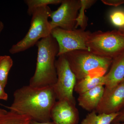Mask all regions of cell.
<instances>
[{
	"label": "cell",
	"mask_w": 124,
	"mask_h": 124,
	"mask_svg": "<svg viewBox=\"0 0 124 124\" xmlns=\"http://www.w3.org/2000/svg\"><path fill=\"white\" fill-rule=\"evenodd\" d=\"M10 111L39 122L50 121V112L57 100L53 86H23L14 92Z\"/></svg>",
	"instance_id": "1"
},
{
	"label": "cell",
	"mask_w": 124,
	"mask_h": 124,
	"mask_svg": "<svg viewBox=\"0 0 124 124\" xmlns=\"http://www.w3.org/2000/svg\"><path fill=\"white\" fill-rule=\"evenodd\" d=\"M36 46L38 48L36 66L29 85L35 87L53 86L57 80L55 62L59 50L57 42L51 35L40 40Z\"/></svg>",
	"instance_id": "2"
},
{
	"label": "cell",
	"mask_w": 124,
	"mask_h": 124,
	"mask_svg": "<svg viewBox=\"0 0 124 124\" xmlns=\"http://www.w3.org/2000/svg\"><path fill=\"white\" fill-rule=\"evenodd\" d=\"M64 55L77 81L89 75H105L113 60L111 58L96 55L88 50H75Z\"/></svg>",
	"instance_id": "3"
},
{
	"label": "cell",
	"mask_w": 124,
	"mask_h": 124,
	"mask_svg": "<svg viewBox=\"0 0 124 124\" xmlns=\"http://www.w3.org/2000/svg\"><path fill=\"white\" fill-rule=\"evenodd\" d=\"M48 6L35 9L32 14L31 26L25 36L9 50L11 54L26 51L36 45L38 41L51 35V25L48 18L52 12Z\"/></svg>",
	"instance_id": "4"
},
{
	"label": "cell",
	"mask_w": 124,
	"mask_h": 124,
	"mask_svg": "<svg viewBox=\"0 0 124 124\" xmlns=\"http://www.w3.org/2000/svg\"><path fill=\"white\" fill-rule=\"evenodd\" d=\"M86 45L93 53L113 59L124 51V34L118 30L91 32Z\"/></svg>",
	"instance_id": "5"
},
{
	"label": "cell",
	"mask_w": 124,
	"mask_h": 124,
	"mask_svg": "<svg viewBox=\"0 0 124 124\" xmlns=\"http://www.w3.org/2000/svg\"><path fill=\"white\" fill-rule=\"evenodd\" d=\"M55 66L57 80L53 87L57 99L65 100L76 105L73 92L76 78L64 54L58 56V59L55 60Z\"/></svg>",
	"instance_id": "6"
},
{
	"label": "cell",
	"mask_w": 124,
	"mask_h": 124,
	"mask_svg": "<svg viewBox=\"0 0 124 124\" xmlns=\"http://www.w3.org/2000/svg\"><path fill=\"white\" fill-rule=\"evenodd\" d=\"M91 32L81 29L68 31L59 28H54L51 35L58 45L59 55L77 50H88L86 42Z\"/></svg>",
	"instance_id": "7"
},
{
	"label": "cell",
	"mask_w": 124,
	"mask_h": 124,
	"mask_svg": "<svg viewBox=\"0 0 124 124\" xmlns=\"http://www.w3.org/2000/svg\"><path fill=\"white\" fill-rule=\"evenodd\" d=\"M80 7V0H62L57 9L52 11L50 15L52 30L56 28L68 31L75 29Z\"/></svg>",
	"instance_id": "8"
},
{
	"label": "cell",
	"mask_w": 124,
	"mask_h": 124,
	"mask_svg": "<svg viewBox=\"0 0 124 124\" xmlns=\"http://www.w3.org/2000/svg\"><path fill=\"white\" fill-rule=\"evenodd\" d=\"M124 109V79L111 88H104L95 111L98 114L118 113Z\"/></svg>",
	"instance_id": "9"
},
{
	"label": "cell",
	"mask_w": 124,
	"mask_h": 124,
	"mask_svg": "<svg viewBox=\"0 0 124 124\" xmlns=\"http://www.w3.org/2000/svg\"><path fill=\"white\" fill-rule=\"evenodd\" d=\"M50 117L56 124H78L79 114L76 105L65 100H58L50 112Z\"/></svg>",
	"instance_id": "10"
},
{
	"label": "cell",
	"mask_w": 124,
	"mask_h": 124,
	"mask_svg": "<svg viewBox=\"0 0 124 124\" xmlns=\"http://www.w3.org/2000/svg\"><path fill=\"white\" fill-rule=\"evenodd\" d=\"M104 87L111 88L124 79V51L113 59L110 69L104 76Z\"/></svg>",
	"instance_id": "11"
},
{
	"label": "cell",
	"mask_w": 124,
	"mask_h": 124,
	"mask_svg": "<svg viewBox=\"0 0 124 124\" xmlns=\"http://www.w3.org/2000/svg\"><path fill=\"white\" fill-rule=\"evenodd\" d=\"M105 87L99 85L90 90L79 94L78 104L85 110L95 111L103 95Z\"/></svg>",
	"instance_id": "12"
},
{
	"label": "cell",
	"mask_w": 124,
	"mask_h": 124,
	"mask_svg": "<svg viewBox=\"0 0 124 124\" xmlns=\"http://www.w3.org/2000/svg\"><path fill=\"white\" fill-rule=\"evenodd\" d=\"M104 76L89 75L77 81L74 91L80 94L99 85L104 86Z\"/></svg>",
	"instance_id": "13"
},
{
	"label": "cell",
	"mask_w": 124,
	"mask_h": 124,
	"mask_svg": "<svg viewBox=\"0 0 124 124\" xmlns=\"http://www.w3.org/2000/svg\"><path fill=\"white\" fill-rule=\"evenodd\" d=\"M119 113L120 112L110 114H98L95 111H93L86 116L81 124H112Z\"/></svg>",
	"instance_id": "14"
},
{
	"label": "cell",
	"mask_w": 124,
	"mask_h": 124,
	"mask_svg": "<svg viewBox=\"0 0 124 124\" xmlns=\"http://www.w3.org/2000/svg\"><path fill=\"white\" fill-rule=\"evenodd\" d=\"M31 120L27 116L10 111L0 116V124H30Z\"/></svg>",
	"instance_id": "15"
},
{
	"label": "cell",
	"mask_w": 124,
	"mask_h": 124,
	"mask_svg": "<svg viewBox=\"0 0 124 124\" xmlns=\"http://www.w3.org/2000/svg\"><path fill=\"white\" fill-rule=\"evenodd\" d=\"M81 7L80 8L77 17L76 19V24L75 29H77L78 27H80V29L85 31L87 26L88 18L85 14V10L91 7L95 3L96 0H80Z\"/></svg>",
	"instance_id": "16"
},
{
	"label": "cell",
	"mask_w": 124,
	"mask_h": 124,
	"mask_svg": "<svg viewBox=\"0 0 124 124\" xmlns=\"http://www.w3.org/2000/svg\"><path fill=\"white\" fill-rule=\"evenodd\" d=\"M13 62L9 55L0 56V82L5 88L7 84L9 72Z\"/></svg>",
	"instance_id": "17"
},
{
	"label": "cell",
	"mask_w": 124,
	"mask_h": 124,
	"mask_svg": "<svg viewBox=\"0 0 124 124\" xmlns=\"http://www.w3.org/2000/svg\"><path fill=\"white\" fill-rule=\"evenodd\" d=\"M62 1V0H26L24 2L28 6L27 13L31 16L33 11L37 8L49 5H57L61 4Z\"/></svg>",
	"instance_id": "18"
},
{
	"label": "cell",
	"mask_w": 124,
	"mask_h": 124,
	"mask_svg": "<svg viewBox=\"0 0 124 124\" xmlns=\"http://www.w3.org/2000/svg\"><path fill=\"white\" fill-rule=\"evenodd\" d=\"M111 23L119 29L124 27V9H117L111 12L110 15Z\"/></svg>",
	"instance_id": "19"
},
{
	"label": "cell",
	"mask_w": 124,
	"mask_h": 124,
	"mask_svg": "<svg viewBox=\"0 0 124 124\" xmlns=\"http://www.w3.org/2000/svg\"><path fill=\"white\" fill-rule=\"evenodd\" d=\"M101 1L104 4L115 6L124 4V0H102Z\"/></svg>",
	"instance_id": "20"
},
{
	"label": "cell",
	"mask_w": 124,
	"mask_h": 124,
	"mask_svg": "<svg viewBox=\"0 0 124 124\" xmlns=\"http://www.w3.org/2000/svg\"><path fill=\"white\" fill-rule=\"evenodd\" d=\"M5 88L0 82V99L6 101L8 100V94L5 91Z\"/></svg>",
	"instance_id": "21"
},
{
	"label": "cell",
	"mask_w": 124,
	"mask_h": 124,
	"mask_svg": "<svg viewBox=\"0 0 124 124\" xmlns=\"http://www.w3.org/2000/svg\"><path fill=\"white\" fill-rule=\"evenodd\" d=\"M124 121V109L120 112L119 115L113 121L112 124L120 123Z\"/></svg>",
	"instance_id": "22"
},
{
	"label": "cell",
	"mask_w": 124,
	"mask_h": 124,
	"mask_svg": "<svg viewBox=\"0 0 124 124\" xmlns=\"http://www.w3.org/2000/svg\"><path fill=\"white\" fill-rule=\"evenodd\" d=\"M31 124H56L54 123L53 122H39L37 121H35L32 120H31Z\"/></svg>",
	"instance_id": "23"
},
{
	"label": "cell",
	"mask_w": 124,
	"mask_h": 124,
	"mask_svg": "<svg viewBox=\"0 0 124 124\" xmlns=\"http://www.w3.org/2000/svg\"><path fill=\"white\" fill-rule=\"evenodd\" d=\"M7 112V111L4 110V109L0 108V116L5 115Z\"/></svg>",
	"instance_id": "24"
},
{
	"label": "cell",
	"mask_w": 124,
	"mask_h": 124,
	"mask_svg": "<svg viewBox=\"0 0 124 124\" xmlns=\"http://www.w3.org/2000/svg\"><path fill=\"white\" fill-rule=\"evenodd\" d=\"M4 23L2 21H0V34L4 29Z\"/></svg>",
	"instance_id": "25"
},
{
	"label": "cell",
	"mask_w": 124,
	"mask_h": 124,
	"mask_svg": "<svg viewBox=\"0 0 124 124\" xmlns=\"http://www.w3.org/2000/svg\"><path fill=\"white\" fill-rule=\"evenodd\" d=\"M119 31H120L122 33H124V27L122 28H120L118 29Z\"/></svg>",
	"instance_id": "26"
},
{
	"label": "cell",
	"mask_w": 124,
	"mask_h": 124,
	"mask_svg": "<svg viewBox=\"0 0 124 124\" xmlns=\"http://www.w3.org/2000/svg\"><path fill=\"white\" fill-rule=\"evenodd\" d=\"M124 124V123H116V124Z\"/></svg>",
	"instance_id": "27"
},
{
	"label": "cell",
	"mask_w": 124,
	"mask_h": 124,
	"mask_svg": "<svg viewBox=\"0 0 124 124\" xmlns=\"http://www.w3.org/2000/svg\"><path fill=\"white\" fill-rule=\"evenodd\" d=\"M30 124H31V123H30Z\"/></svg>",
	"instance_id": "28"
}]
</instances>
